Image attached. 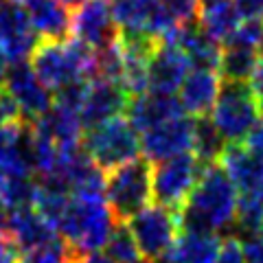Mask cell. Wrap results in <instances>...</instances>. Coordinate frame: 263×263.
Segmentation results:
<instances>
[{"label":"cell","mask_w":263,"mask_h":263,"mask_svg":"<svg viewBox=\"0 0 263 263\" xmlns=\"http://www.w3.org/2000/svg\"><path fill=\"white\" fill-rule=\"evenodd\" d=\"M233 0H200V11L204 9H213V7H219V5H228Z\"/></svg>","instance_id":"cell-42"},{"label":"cell","mask_w":263,"mask_h":263,"mask_svg":"<svg viewBox=\"0 0 263 263\" xmlns=\"http://www.w3.org/2000/svg\"><path fill=\"white\" fill-rule=\"evenodd\" d=\"M129 103V95L123 90L121 84L105 79H92L88 84L84 105L79 110V119L84 132L99 127L117 117H125Z\"/></svg>","instance_id":"cell-14"},{"label":"cell","mask_w":263,"mask_h":263,"mask_svg":"<svg viewBox=\"0 0 263 263\" xmlns=\"http://www.w3.org/2000/svg\"><path fill=\"white\" fill-rule=\"evenodd\" d=\"M259 114L261 112L257 105V97H254L250 84L224 81L209 117L226 145H239L259 123Z\"/></svg>","instance_id":"cell-5"},{"label":"cell","mask_w":263,"mask_h":263,"mask_svg":"<svg viewBox=\"0 0 263 263\" xmlns=\"http://www.w3.org/2000/svg\"><path fill=\"white\" fill-rule=\"evenodd\" d=\"M261 31H263V22H241L239 27H237V31L228 37V42L224 46L252 48V51H259V46H261Z\"/></svg>","instance_id":"cell-31"},{"label":"cell","mask_w":263,"mask_h":263,"mask_svg":"<svg viewBox=\"0 0 263 263\" xmlns=\"http://www.w3.org/2000/svg\"><path fill=\"white\" fill-rule=\"evenodd\" d=\"M7 226H9V209L0 202V235L7 233Z\"/></svg>","instance_id":"cell-41"},{"label":"cell","mask_w":263,"mask_h":263,"mask_svg":"<svg viewBox=\"0 0 263 263\" xmlns=\"http://www.w3.org/2000/svg\"><path fill=\"white\" fill-rule=\"evenodd\" d=\"M0 3H3V0H0Z\"/></svg>","instance_id":"cell-47"},{"label":"cell","mask_w":263,"mask_h":263,"mask_svg":"<svg viewBox=\"0 0 263 263\" xmlns=\"http://www.w3.org/2000/svg\"><path fill=\"white\" fill-rule=\"evenodd\" d=\"M3 88L15 99V103H18V108L22 112V119L29 123L37 121L42 114H46L53 108V101H55L53 92L37 79L29 62L11 64L7 68Z\"/></svg>","instance_id":"cell-12"},{"label":"cell","mask_w":263,"mask_h":263,"mask_svg":"<svg viewBox=\"0 0 263 263\" xmlns=\"http://www.w3.org/2000/svg\"><path fill=\"white\" fill-rule=\"evenodd\" d=\"M70 37L84 42L92 51H103L119 42L121 29L112 13L110 0H86L72 11Z\"/></svg>","instance_id":"cell-9"},{"label":"cell","mask_w":263,"mask_h":263,"mask_svg":"<svg viewBox=\"0 0 263 263\" xmlns=\"http://www.w3.org/2000/svg\"><path fill=\"white\" fill-rule=\"evenodd\" d=\"M40 37L35 35L29 15L20 0H3L0 3V48L9 64L29 62Z\"/></svg>","instance_id":"cell-11"},{"label":"cell","mask_w":263,"mask_h":263,"mask_svg":"<svg viewBox=\"0 0 263 263\" xmlns=\"http://www.w3.org/2000/svg\"><path fill=\"white\" fill-rule=\"evenodd\" d=\"M18 121H24L22 112L18 108V103H15V99L3 88L0 90V127L13 125V123H18Z\"/></svg>","instance_id":"cell-34"},{"label":"cell","mask_w":263,"mask_h":263,"mask_svg":"<svg viewBox=\"0 0 263 263\" xmlns=\"http://www.w3.org/2000/svg\"><path fill=\"white\" fill-rule=\"evenodd\" d=\"M219 88H221V77L217 70L193 68L189 70V75L184 77L182 86L178 90V101L182 105L186 117L193 119L209 117L213 105L217 101Z\"/></svg>","instance_id":"cell-18"},{"label":"cell","mask_w":263,"mask_h":263,"mask_svg":"<svg viewBox=\"0 0 263 263\" xmlns=\"http://www.w3.org/2000/svg\"><path fill=\"white\" fill-rule=\"evenodd\" d=\"M0 178H35L33 125L29 121L0 127Z\"/></svg>","instance_id":"cell-13"},{"label":"cell","mask_w":263,"mask_h":263,"mask_svg":"<svg viewBox=\"0 0 263 263\" xmlns=\"http://www.w3.org/2000/svg\"><path fill=\"white\" fill-rule=\"evenodd\" d=\"M243 145L248 147L250 152H254L257 156H261V158H263V119H259V123L252 127L248 138L243 141Z\"/></svg>","instance_id":"cell-38"},{"label":"cell","mask_w":263,"mask_h":263,"mask_svg":"<svg viewBox=\"0 0 263 263\" xmlns=\"http://www.w3.org/2000/svg\"><path fill=\"white\" fill-rule=\"evenodd\" d=\"M68 250V248H66ZM68 263H114L105 257L103 252H92V254H72L68 250Z\"/></svg>","instance_id":"cell-39"},{"label":"cell","mask_w":263,"mask_h":263,"mask_svg":"<svg viewBox=\"0 0 263 263\" xmlns=\"http://www.w3.org/2000/svg\"><path fill=\"white\" fill-rule=\"evenodd\" d=\"M103 250H105L103 252L105 257H108L110 261H114V263H138V261H143L141 252H138V246H136L134 237H132L125 221H119V224L114 226L110 239H108V243H105Z\"/></svg>","instance_id":"cell-29"},{"label":"cell","mask_w":263,"mask_h":263,"mask_svg":"<svg viewBox=\"0 0 263 263\" xmlns=\"http://www.w3.org/2000/svg\"><path fill=\"white\" fill-rule=\"evenodd\" d=\"M55 3L62 5V7H66V9H72V11H75L77 7H81V5L86 3V0H55Z\"/></svg>","instance_id":"cell-44"},{"label":"cell","mask_w":263,"mask_h":263,"mask_svg":"<svg viewBox=\"0 0 263 263\" xmlns=\"http://www.w3.org/2000/svg\"><path fill=\"white\" fill-rule=\"evenodd\" d=\"M40 42H64L70 37L72 13L55 0H20Z\"/></svg>","instance_id":"cell-19"},{"label":"cell","mask_w":263,"mask_h":263,"mask_svg":"<svg viewBox=\"0 0 263 263\" xmlns=\"http://www.w3.org/2000/svg\"><path fill=\"white\" fill-rule=\"evenodd\" d=\"M37 197L35 178H0V202L9 211L33 209Z\"/></svg>","instance_id":"cell-28"},{"label":"cell","mask_w":263,"mask_h":263,"mask_svg":"<svg viewBox=\"0 0 263 263\" xmlns=\"http://www.w3.org/2000/svg\"><path fill=\"white\" fill-rule=\"evenodd\" d=\"M110 3L121 31L147 33V24L158 0H110Z\"/></svg>","instance_id":"cell-27"},{"label":"cell","mask_w":263,"mask_h":263,"mask_svg":"<svg viewBox=\"0 0 263 263\" xmlns=\"http://www.w3.org/2000/svg\"><path fill=\"white\" fill-rule=\"evenodd\" d=\"M22 250L9 233L0 235V263H20Z\"/></svg>","instance_id":"cell-36"},{"label":"cell","mask_w":263,"mask_h":263,"mask_svg":"<svg viewBox=\"0 0 263 263\" xmlns=\"http://www.w3.org/2000/svg\"><path fill=\"white\" fill-rule=\"evenodd\" d=\"M15 243L20 246L22 252L44 248V246H53L60 239L57 230L48 224V221L40 215L35 209H20V211H9V226H7Z\"/></svg>","instance_id":"cell-21"},{"label":"cell","mask_w":263,"mask_h":263,"mask_svg":"<svg viewBox=\"0 0 263 263\" xmlns=\"http://www.w3.org/2000/svg\"><path fill=\"white\" fill-rule=\"evenodd\" d=\"M20 263H68V250H66L64 241H57L53 246L22 252Z\"/></svg>","instance_id":"cell-32"},{"label":"cell","mask_w":263,"mask_h":263,"mask_svg":"<svg viewBox=\"0 0 263 263\" xmlns=\"http://www.w3.org/2000/svg\"><path fill=\"white\" fill-rule=\"evenodd\" d=\"M246 263H263V237L254 235L241 241Z\"/></svg>","instance_id":"cell-37"},{"label":"cell","mask_w":263,"mask_h":263,"mask_svg":"<svg viewBox=\"0 0 263 263\" xmlns=\"http://www.w3.org/2000/svg\"><path fill=\"white\" fill-rule=\"evenodd\" d=\"M197 24L200 29L206 33L211 40H215L217 44H226L228 37L237 31V27L241 24L239 13L235 11L233 3L228 5H219L213 7V9H204L197 15Z\"/></svg>","instance_id":"cell-25"},{"label":"cell","mask_w":263,"mask_h":263,"mask_svg":"<svg viewBox=\"0 0 263 263\" xmlns=\"http://www.w3.org/2000/svg\"><path fill=\"white\" fill-rule=\"evenodd\" d=\"M31 125L35 129V134L46 138L48 143H53L57 149L79 147L81 138H84V125H81L79 114L72 110H66L62 105H55V103L51 110L42 114L37 121H33Z\"/></svg>","instance_id":"cell-20"},{"label":"cell","mask_w":263,"mask_h":263,"mask_svg":"<svg viewBox=\"0 0 263 263\" xmlns=\"http://www.w3.org/2000/svg\"><path fill=\"white\" fill-rule=\"evenodd\" d=\"M226 141L221 138L217 127L213 125L211 117H200L195 119V129H193V156L200 160L204 167L206 164H217L221 154L226 149Z\"/></svg>","instance_id":"cell-26"},{"label":"cell","mask_w":263,"mask_h":263,"mask_svg":"<svg viewBox=\"0 0 263 263\" xmlns=\"http://www.w3.org/2000/svg\"><path fill=\"white\" fill-rule=\"evenodd\" d=\"M119 221L105 197H70L57 235L72 254L101 252Z\"/></svg>","instance_id":"cell-3"},{"label":"cell","mask_w":263,"mask_h":263,"mask_svg":"<svg viewBox=\"0 0 263 263\" xmlns=\"http://www.w3.org/2000/svg\"><path fill=\"white\" fill-rule=\"evenodd\" d=\"M191 64L176 44L160 42L147 66V92L176 95L189 75Z\"/></svg>","instance_id":"cell-15"},{"label":"cell","mask_w":263,"mask_h":263,"mask_svg":"<svg viewBox=\"0 0 263 263\" xmlns=\"http://www.w3.org/2000/svg\"><path fill=\"white\" fill-rule=\"evenodd\" d=\"M259 235H261V237H263V224H261V228H259Z\"/></svg>","instance_id":"cell-46"},{"label":"cell","mask_w":263,"mask_h":263,"mask_svg":"<svg viewBox=\"0 0 263 263\" xmlns=\"http://www.w3.org/2000/svg\"><path fill=\"white\" fill-rule=\"evenodd\" d=\"M250 88L257 99L263 97V53L259 55V62H257V68H254V75L250 79Z\"/></svg>","instance_id":"cell-40"},{"label":"cell","mask_w":263,"mask_h":263,"mask_svg":"<svg viewBox=\"0 0 263 263\" xmlns=\"http://www.w3.org/2000/svg\"><path fill=\"white\" fill-rule=\"evenodd\" d=\"M193 117H178L174 121H167L162 125L147 129L141 134V154L147 162H164L176 156L191 154L193 152Z\"/></svg>","instance_id":"cell-10"},{"label":"cell","mask_w":263,"mask_h":263,"mask_svg":"<svg viewBox=\"0 0 263 263\" xmlns=\"http://www.w3.org/2000/svg\"><path fill=\"white\" fill-rule=\"evenodd\" d=\"M259 51L263 53V31H261V46H259Z\"/></svg>","instance_id":"cell-45"},{"label":"cell","mask_w":263,"mask_h":263,"mask_svg":"<svg viewBox=\"0 0 263 263\" xmlns=\"http://www.w3.org/2000/svg\"><path fill=\"white\" fill-rule=\"evenodd\" d=\"M241 22H263V0H233Z\"/></svg>","instance_id":"cell-35"},{"label":"cell","mask_w":263,"mask_h":263,"mask_svg":"<svg viewBox=\"0 0 263 263\" xmlns=\"http://www.w3.org/2000/svg\"><path fill=\"white\" fill-rule=\"evenodd\" d=\"M219 167L226 171L239 195L263 193V158L243 143L228 145L219 158Z\"/></svg>","instance_id":"cell-17"},{"label":"cell","mask_w":263,"mask_h":263,"mask_svg":"<svg viewBox=\"0 0 263 263\" xmlns=\"http://www.w3.org/2000/svg\"><path fill=\"white\" fill-rule=\"evenodd\" d=\"M152 164L136 158L105 174V202L117 221H125L152 204Z\"/></svg>","instance_id":"cell-6"},{"label":"cell","mask_w":263,"mask_h":263,"mask_svg":"<svg viewBox=\"0 0 263 263\" xmlns=\"http://www.w3.org/2000/svg\"><path fill=\"white\" fill-rule=\"evenodd\" d=\"M180 230L195 235H233L237 215V189L217 164L202 167L197 184L178 211Z\"/></svg>","instance_id":"cell-1"},{"label":"cell","mask_w":263,"mask_h":263,"mask_svg":"<svg viewBox=\"0 0 263 263\" xmlns=\"http://www.w3.org/2000/svg\"><path fill=\"white\" fill-rule=\"evenodd\" d=\"M162 7L167 9V13L171 15L180 29L189 27V24L197 22V15H200V0H160Z\"/></svg>","instance_id":"cell-30"},{"label":"cell","mask_w":263,"mask_h":263,"mask_svg":"<svg viewBox=\"0 0 263 263\" xmlns=\"http://www.w3.org/2000/svg\"><path fill=\"white\" fill-rule=\"evenodd\" d=\"M176 44L184 57L191 64V68H202V70H217L219 68V57H221V46L211 40L206 33L200 29V24H189L178 31Z\"/></svg>","instance_id":"cell-22"},{"label":"cell","mask_w":263,"mask_h":263,"mask_svg":"<svg viewBox=\"0 0 263 263\" xmlns=\"http://www.w3.org/2000/svg\"><path fill=\"white\" fill-rule=\"evenodd\" d=\"M221 237L182 233L176 243L154 263H215Z\"/></svg>","instance_id":"cell-23"},{"label":"cell","mask_w":263,"mask_h":263,"mask_svg":"<svg viewBox=\"0 0 263 263\" xmlns=\"http://www.w3.org/2000/svg\"><path fill=\"white\" fill-rule=\"evenodd\" d=\"M215 263H246L243 259V246L237 237H224L219 243V252Z\"/></svg>","instance_id":"cell-33"},{"label":"cell","mask_w":263,"mask_h":263,"mask_svg":"<svg viewBox=\"0 0 263 263\" xmlns=\"http://www.w3.org/2000/svg\"><path fill=\"white\" fill-rule=\"evenodd\" d=\"M29 64L53 95L72 84L92 81L97 77L95 51L75 37L64 42H40Z\"/></svg>","instance_id":"cell-2"},{"label":"cell","mask_w":263,"mask_h":263,"mask_svg":"<svg viewBox=\"0 0 263 263\" xmlns=\"http://www.w3.org/2000/svg\"><path fill=\"white\" fill-rule=\"evenodd\" d=\"M81 149L103 174L141 158V134L125 117H117L99 127L84 132Z\"/></svg>","instance_id":"cell-4"},{"label":"cell","mask_w":263,"mask_h":263,"mask_svg":"<svg viewBox=\"0 0 263 263\" xmlns=\"http://www.w3.org/2000/svg\"><path fill=\"white\" fill-rule=\"evenodd\" d=\"M259 51L252 48H233L224 46L219 57V77L224 81H239V84H250L259 62Z\"/></svg>","instance_id":"cell-24"},{"label":"cell","mask_w":263,"mask_h":263,"mask_svg":"<svg viewBox=\"0 0 263 263\" xmlns=\"http://www.w3.org/2000/svg\"><path fill=\"white\" fill-rule=\"evenodd\" d=\"M204 164L193 154H182L152 167V193L156 204L180 211L197 184Z\"/></svg>","instance_id":"cell-8"},{"label":"cell","mask_w":263,"mask_h":263,"mask_svg":"<svg viewBox=\"0 0 263 263\" xmlns=\"http://www.w3.org/2000/svg\"><path fill=\"white\" fill-rule=\"evenodd\" d=\"M7 57H5V53H3V48H0V90H3V86H5V77H7Z\"/></svg>","instance_id":"cell-43"},{"label":"cell","mask_w":263,"mask_h":263,"mask_svg":"<svg viewBox=\"0 0 263 263\" xmlns=\"http://www.w3.org/2000/svg\"><path fill=\"white\" fill-rule=\"evenodd\" d=\"M178 117H184V110L176 95L145 92L141 97L129 99L127 110H125V119L138 134L158 127L167 121H174Z\"/></svg>","instance_id":"cell-16"},{"label":"cell","mask_w":263,"mask_h":263,"mask_svg":"<svg viewBox=\"0 0 263 263\" xmlns=\"http://www.w3.org/2000/svg\"><path fill=\"white\" fill-rule=\"evenodd\" d=\"M127 228L138 246V252L145 261L154 263L160 259L180 237V215L160 204H149L136 215H132Z\"/></svg>","instance_id":"cell-7"}]
</instances>
